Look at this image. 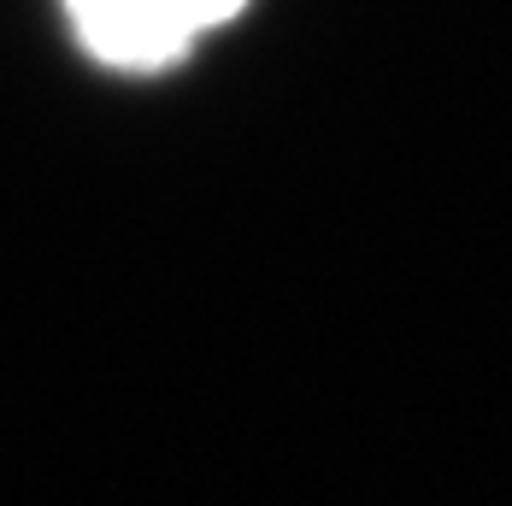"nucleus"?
I'll return each mask as SVG.
<instances>
[{
    "instance_id": "obj_1",
    "label": "nucleus",
    "mask_w": 512,
    "mask_h": 506,
    "mask_svg": "<svg viewBox=\"0 0 512 506\" xmlns=\"http://www.w3.org/2000/svg\"><path fill=\"white\" fill-rule=\"evenodd\" d=\"M242 0H65L83 48L118 71H159L189 42L224 24Z\"/></svg>"
}]
</instances>
